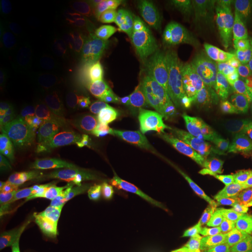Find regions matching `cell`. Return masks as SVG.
Listing matches in <instances>:
<instances>
[{
	"instance_id": "6da1fadb",
	"label": "cell",
	"mask_w": 252,
	"mask_h": 252,
	"mask_svg": "<svg viewBox=\"0 0 252 252\" xmlns=\"http://www.w3.org/2000/svg\"><path fill=\"white\" fill-rule=\"evenodd\" d=\"M252 141V97L228 84L214 100L206 125L204 147L212 162L245 153Z\"/></svg>"
},
{
	"instance_id": "7a4b0ae2",
	"label": "cell",
	"mask_w": 252,
	"mask_h": 252,
	"mask_svg": "<svg viewBox=\"0 0 252 252\" xmlns=\"http://www.w3.org/2000/svg\"><path fill=\"white\" fill-rule=\"evenodd\" d=\"M210 180L224 206L252 201V158L248 152L225 162H212Z\"/></svg>"
},
{
	"instance_id": "3957f363",
	"label": "cell",
	"mask_w": 252,
	"mask_h": 252,
	"mask_svg": "<svg viewBox=\"0 0 252 252\" xmlns=\"http://www.w3.org/2000/svg\"><path fill=\"white\" fill-rule=\"evenodd\" d=\"M80 130L74 119L69 116H58L50 119L43 128L40 140L42 159L54 167L70 162L76 153Z\"/></svg>"
},
{
	"instance_id": "277c9868",
	"label": "cell",
	"mask_w": 252,
	"mask_h": 252,
	"mask_svg": "<svg viewBox=\"0 0 252 252\" xmlns=\"http://www.w3.org/2000/svg\"><path fill=\"white\" fill-rule=\"evenodd\" d=\"M181 20L203 37L224 41L234 34V24L223 5L213 2H189L179 9Z\"/></svg>"
},
{
	"instance_id": "5b68a950",
	"label": "cell",
	"mask_w": 252,
	"mask_h": 252,
	"mask_svg": "<svg viewBox=\"0 0 252 252\" xmlns=\"http://www.w3.org/2000/svg\"><path fill=\"white\" fill-rule=\"evenodd\" d=\"M98 212L110 220H124L133 216L143 206V195L133 186L109 184L98 188L96 193Z\"/></svg>"
},
{
	"instance_id": "8992f818",
	"label": "cell",
	"mask_w": 252,
	"mask_h": 252,
	"mask_svg": "<svg viewBox=\"0 0 252 252\" xmlns=\"http://www.w3.org/2000/svg\"><path fill=\"white\" fill-rule=\"evenodd\" d=\"M5 109L15 122L32 123L41 109L39 94L25 78L11 77L5 87Z\"/></svg>"
},
{
	"instance_id": "52a82bcc",
	"label": "cell",
	"mask_w": 252,
	"mask_h": 252,
	"mask_svg": "<svg viewBox=\"0 0 252 252\" xmlns=\"http://www.w3.org/2000/svg\"><path fill=\"white\" fill-rule=\"evenodd\" d=\"M133 130L143 139L158 141L167 128V111L161 102L152 97H140L135 100L131 113Z\"/></svg>"
},
{
	"instance_id": "ba28073f",
	"label": "cell",
	"mask_w": 252,
	"mask_h": 252,
	"mask_svg": "<svg viewBox=\"0 0 252 252\" xmlns=\"http://www.w3.org/2000/svg\"><path fill=\"white\" fill-rule=\"evenodd\" d=\"M220 225L232 239L250 248L252 245V201L223 206L219 216Z\"/></svg>"
},
{
	"instance_id": "9c48e42d",
	"label": "cell",
	"mask_w": 252,
	"mask_h": 252,
	"mask_svg": "<svg viewBox=\"0 0 252 252\" xmlns=\"http://www.w3.org/2000/svg\"><path fill=\"white\" fill-rule=\"evenodd\" d=\"M186 87V106L184 124L188 130L197 132L206 125L213 104L210 103V96L200 82L195 80H184Z\"/></svg>"
},
{
	"instance_id": "30bf717a",
	"label": "cell",
	"mask_w": 252,
	"mask_h": 252,
	"mask_svg": "<svg viewBox=\"0 0 252 252\" xmlns=\"http://www.w3.org/2000/svg\"><path fill=\"white\" fill-rule=\"evenodd\" d=\"M99 161L106 171L119 175L130 174L139 163L133 146L121 139H111L103 144L99 150Z\"/></svg>"
},
{
	"instance_id": "8fae6325",
	"label": "cell",
	"mask_w": 252,
	"mask_h": 252,
	"mask_svg": "<svg viewBox=\"0 0 252 252\" xmlns=\"http://www.w3.org/2000/svg\"><path fill=\"white\" fill-rule=\"evenodd\" d=\"M1 23L5 32L9 35H21L30 26V13L20 0H2Z\"/></svg>"
},
{
	"instance_id": "7c38bea8",
	"label": "cell",
	"mask_w": 252,
	"mask_h": 252,
	"mask_svg": "<svg viewBox=\"0 0 252 252\" xmlns=\"http://www.w3.org/2000/svg\"><path fill=\"white\" fill-rule=\"evenodd\" d=\"M166 49L171 53L175 61L191 68H208L215 61L216 53L209 43L194 47L190 49H179L173 46H167Z\"/></svg>"
},
{
	"instance_id": "4fadbf2b",
	"label": "cell",
	"mask_w": 252,
	"mask_h": 252,
	"mask_svg": "<svg viewBox=\"0 0 252 252\" xmlns=\"http://www.w3.org/2000/svg\"><path fill=\"white\" fill-rule=\"evenodd\" d=\"M186 98H187V94H186L184 80L173 82L162 93L161 104L165 106L166 111L171 113L172 118L180 124H182V119H184Z\"/></svg>"
},
{
	"instance_id": "5bb4252c",
	"label": "cell",
	"mask_w": 252,
	"mask_h": 252,
	"mask_svg": "<svg viewBox=\"0 0 252 252\" xmlns=\"http://www.w3.org/2000/svg\"><path fill=\"white\" fill-rule=\"evenodd\" d=\"M23 69L27 77L39 87H49L54 81V72L50 65L36 56L23 59Z\"/></svg>"
},
{
	"instance_id": "9a60e30c",
	"label": "cell",
	"mask_w": 252,
	"mask_h": 252,
	"mask_svg": "<svg viewBox=\"0 0 252 252\" xmlns=\"http://www.w3.org/2000/svg\"><path fill=\"white\" fill-rule=\"evenodd\" d=\"M200 239L186 229H173L165 238V252H196Z\"/></svg>"
},
{
	"instance_id": "2e32d148",
	"label": "cell",
	"mask_w": 252,
	"mask_h": 252,
	"mask_svg": "<svg viewBox=\"0 0 252 252\" xmlns=\"http://www.w3.org/2000/svg\"><path fill=\"white\" fill-rule=\"evenodd\" d=\"M112 252H153L139 230L118 236L113 241Z\"/></svg>"
},
{
	"instance_id": "e0dca14e",
	"label": "cell",
	"mask_w": 252,
	"mask_h": 252,
	"mask_svg": "<svg viewBox=\"0 0 252 252\" xmlns=\"http://www.w3.org/2000/svg\"><path fill=\"white\" fill-rule=\"evenodd\" d=\"M234 35L238 42L248 49L252 40V6L234 21Z\"/></svg>"
},
{
	"instance_id": "ac0fdd59",
	"label": "cell",
	"mask_w": 252,
	"mask_h": 252,
	"mask_svg": "<svg viewBox=\"0 0 252 252\" xmlns=\"http://www.w3.org/2000/svg\"><path fill=\"white\" fill-rule=\"evenodd\" d=\"M14 189L12 181L9 180L7 174L1 173L0 176V210H1V216H4L9 212V208L13 202Z\"/></svg>"
},
{
	"instance_id": "d6986e66",
	"label": "cell",
	"mask_w": 252,
	"mask_h": 252,
	"mask_svg": "<svg viewBox=\"0 0 252 252\" xmlns=\"http://www.w3.org/2000/svg\"><path fill=\"white\" fill-rule=\"evenodd\" d=\"M237 86L243 93L252 97V65L239 74L237 78Z\"/></svg>"
},
{
	"instance_id": "ffe728a7",
	"label": "cell",
	"mask_w": 252,
	"mask_h": 252,
	"mask_svg": "<svg viewBox=\"0 0 252 252\" xmlns=\"http://www.w3.org/2000/svg\"><path fill=\"white\" fill-rule=\"evenodd\" d=\"M196 252H225L223 244L210 242L208 239H200Z\"/></svg>"
},
{
	"instance_id": "44dd1931",
	"label": "cell",
	"mask_w": 252,
	"mask_h": 252,
	"mask_svg": "<svg viewBox=\"0 0 252 252\" xmlns=\"http://www.w3.org/2000/svg\"><path fill=\"white\" fill-rule=\"evenodd\" d=\"M248 52L250 53V54L252 55V40H251V42H250V45H249V47H248Z\"/></svg>"
},
{
	"instance_id": "7402d4cb",
	"label": "cell",
	"mask_w": 252,
	"mask_h": 252,
	"mask_svg": "<svg viewBox=\"0 0 252 252\" xmlns=\"http://www.w3.org/2000/svg\"><path fill=\"white\" fill-rule=\"evenodd\" d=\"M249 249H250V250L252 251V245H251V247H250V248H249Z\"/></svg>"
},
{
	"instance_id": "603a6c76",
	"label": "cell",
	"mask_w": 252,
	"mask_h": 252,
	"mask_svg": "<svg viewBox=\"0 0 252 252\" xmlns=\"http://www.w3.org/2000/svg\"><path fill=\"white\" fill-rule=\"evenodd\" d=\"M249 252H252V251H249Z\"/></svg>"
}]
</instances>
